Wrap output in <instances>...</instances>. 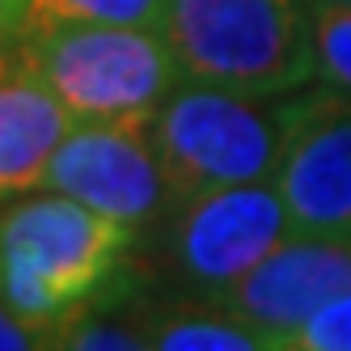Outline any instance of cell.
<instances>
[{
	"instance_id": "obj_1",
	"label": "cell",
	"mask_w": 351,
	"mask_h": 351,
	"mask_svg": "<svg viewBox=\"0 0 351 351\" xmlns=\"http://www.w3.org/2000/svg\"><path fill=\"white\" fill-rule=\"evenodd\" d=\"M132 229L81 199L47 191L0 204V305L21 326L56 347V339L97 305L123 254Z\"/></svg>"
},
{
	"instance_id": "obj_2",
	"label": "cell",
	"mask_w": 351,
	"mask_h": 351,
	"mask_svg": "<svg viewBox=\"0 0 351 351\" xmlns=\"http://www.w3.org/2000/svg\"><path fill=\"white\" fill-rule=\"evenodd\" d=\"M313 93H241L220 85L178 81L148 114V140L157 148L173 204L237 182H267L284 148L309 114Z\"/></svg>"
},
{
	"instance_id": "obj_3",
	"label": "cell",
	"mask_w": 351,
	"mask_h": 351,
	"mask_svg": "<svg viewBox=\"0 0 351 351\" xmlns=\"http://www.w3.org/2000/svg\"><path fill=\"white\" fill-rule=\"evenodd\" d=\"M161 34L182 81L296 93L317 77L313 21L296 0H165Z\"/></svg>"
},
{
	"instance_id": "obj_4",
	"label": "cell",
	"mask_w": 351,
	"mask_h": 351,
	"mask_svg": "<svg viewBox=\"0 0 351 351\" xmlns=\"http://www.w3.org/2000/svg\"><path fill=\"white\" fill-rule=\"evenodd\" d=\"M17 64L51 89L77 123L148 119L182 81L157 26L60 21L17 38Z\"/></svg>"
},
{
	"instance_id": "obj_5",
	"label": "cell",
	"mask_w": 351,
	"mask_h": 351,
	"mask_svg": "<svg viewBox=\"0 0 351 351\" xmlns=\"http://www.w3.org/2000/svg\"><path fill=\"white\" fill-rule=\"evenodd\" d=\"M284 237H292V220L275 178L216 186L173 204L169 263L182 284L208 296L258 267Z\"/></svg>"
},
{
	"instance_id": "obj_6",
	"label": "cell",
	"mask_w": 351,
	"mask_h": 351,
	"mask_svg": "<svg viewBox=\"0 0 351 351\" xmlns=\"http://www.w3.org/2000/svg\"><path fill=\"white\" fill-rule=\"evenodd\" d=\"M43 191L81 199L85 208L128 224L132 233L153 224L173 204L157 148L148 140V119L72 123L47 165Z\"/></svg>"
},
{
	"instance_id": "obj_7",
	"label": "cell",
	"mask_w": 351,
	"mask_h": 351,
	"mask_svg": "<svg viewBox=\"0 0 351 351\" xmlns=\"http://www.w3.org/2000/svg\"><path fill=\"white\" fill-rule=\"evenodd\" d=\"M351 292V237L292 233L229 288L208 292L224 313L245 322L263 347H292L322 305Z\"/></svg>"
},
{
	"instance_id": "obj_8",
	"label": "cell",
	"mask_w": 351,
	"mask_h": 351,
	"mask_svg": "<svg viewBox=\"0 0 351 351\" xmlns=\"http://www.w3.org/2000/svg\"><path fill=\"white\" fill-rule=\"evenodd\" d=\"M292 233L351 237V93L317 89L275 169Z\"/></svg>"
},
{
	"instance_id": "obj_9",
	"label": "cell",
	"mask_w": 351,
	"mask_h": 351,
	"mask_svg": "<svg viewBox=\"0 0 351 351\" xmlns=\"http://www.w3.org/2000/svg\"><path fill=\"white\" fill-rule=\"evenodd\" d=\"M72 123L77 119L30 68L13 64L0 77V204L47 182V165Z\"/></svg>"
},
{
	"instance_id": "obj_10",
	"label": "cell",
	"mask_w": 351,
	"mask_h": 351,
	"mask_svg": "<svg viewBox=\"0 0 351 351\" xmlns=\"http://www.w3.org/2000/svg\"><path fill=\"white\" fill-rule=\"evenodd\" d=\"M140 322L157 351H263V339L208 296L195 305L144 309Z\"/></svg>"
},
{
	"instance_id": "obj_11",
	"label": "cell",
	"mask_w": 351,
	"mask_h": 351,
	"mask_svg": "<svg viewBox=\"0 0 351 351\" xmlns=\"http://www.w3.org/2000/svg\"><path fill=\"white\" fill-rule=\"evenodd\" d=\"M165 0H26L17 13V38L60 21H114V26H157Z\"/></svg>"
},
{
	"instance_id": "obj_12",
	"label": "cell",
	"mask_w": 351,
	"mask_h": 351,
	"mask_svg": "<svg viewBox=\"0 0 351 351\" xmlns=\"http://www.w3.org/2000/svg\"><path fill=\"white\" fill-rule=\"evenodd\" d=\"M313 43H317V77L335 93H351V9L317 5Z\"/></svg>"
},
{
	"instance_id": "obj_13",
	"label": "cell",
	"mask_w": 351,
	"mask_h": 351,
	"mask_svg": "<svg viewBox=\"0 0 351 351\" xmlns=\"http://www.w3.org/2000/svg\"><path fill=\"white\" fill-rule=\"evenodd\" d=\"M292 351H351V292L322 305L296 330Z\"/></svg>"
},
{
	"instance_id": "obj_14",
	"label": "cell",
	"mask_w": 351,
	"mask_h": 351,
	"mask_svg": "<svg viewBox=\"0 0 351 351\" xmlns=\"http://www.w3.org/2000/svg\"><path fill=\"white\" fill-rule=\"evenodd\" d=\"M26 347H43V339L0 305V351H26Z\"/></svg>"
},
{
	"instance_id": "obj_15",
	"label": "cell",
	"mask_w": 351,
	"mask_h": 351,
	"mask_svg": "<svg viewBox=\"0 0 351 351\" xmlns=\"http://www.w3.org/2000/svg\"><path fill=\"white\" fill-rule=\"evenodd\" d=\"M17 64V17L0 9V77Z\"/></svg>"
},
{
	"instance_id": "obj_16",
	"label": "cell",
	"mask_w": 351,
	"mask_h": 351,
	"mask_svg": "<svg viewBox=\"0 0 351 351\" xmlns=\"http://www.w3.org/2000/svg\"><path fill=\"white\" fill-rule=\"evenodd\" d=\"M21 5H26V0H0V9H9V13H13V17H17V13H21Z\"/></svg>"
},
{
	"instance_id": "obj_17",
	"label": "cell",
	"mask_w": 351,
	"mask_h": 351,
	"mask_svg": "<svg viewBox=\"0 0 351 351\" xmlns=\"http://www.w3.org/2000/svg\"><path fill=\"white\" fill-rule=\"evenodd\" d=\"M317 5H347L351 9V0H317Z\"/></svg>"
}]
</instances>
